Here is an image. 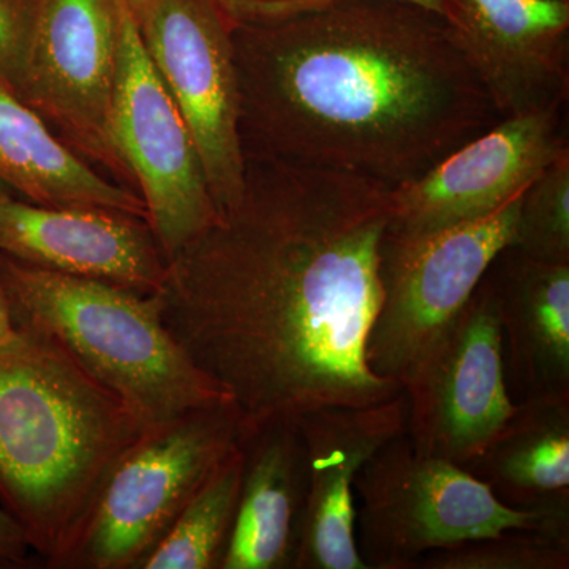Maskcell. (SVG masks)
Instances as JSON below:
<instances>
[{"instance_id":"1","label":"cell","mask_w":569,"mask_h":569,"mask_svg":"<svg viewBox=\"0 0 569 569\" xmlns=\"http://www.w3.org/2000/svg\"><path fill=\"white\" fill-rule=\"evenodd\" d=\"M391 192L246 156L238 203L168 258L156 293L164 328L244 429L403 391L366 362Z\"/></svg>"},{"instance_id":"2","label":"cell","mask_w":569,"mask_h":569,"mask_svg":"<svg viewBox=\"0 0 569 569\" xmlns=\"http://www.w3.org/2000/svg\"><path fill=\"white\" fill-rule=\"evenodd\" d=\"M233 44L244 156L397 189L503 119L448 21L413 3L233 21Z\"/></svg>"},{"instance_id":"3","label":"cell","mask_w":569,"mask_h":569,"mask_svg":"<svg viewBox=\"0 0 569 569\" xmlns=\"http://www.w3.org/2000/svg\"><path fill=\"white\" fill-rule=\"evenodd\" d=\"M148 422L52 337L0 346V508L51 568Z\"/></svg>"},{"instance_id":"4","label":"cell","mask_w":569,"mask_h":569,"mask_svg":"<svg viewBox=\"0 0 569 569\" xmlns=\"http://www.w3.org/2000/svg\"><path fill=\"white\" fill-rule=\"evenodd\" d=\"M14 325L58 340L149 426L231 400L164 328L157 295L0 253Z\"/></svg>"},{"instance_id":"5","label":"cell","mask_w":569,"mask_h":569,"mask_svg":"<svg viewBox=\"0 0 569 569\" xmlns=\"http://www.w3.org/2000/svg\"><path fill=\"white\" fill-rule=\"evenodd\" d=\"M355 501L356 546L367 569H415L433 550L511 530L569 541V507H508L466 468L415 451L406 432L362 468Z\"/></svg>"},{"instance_id":"6","label":"cell","mask_w":569,"mask_h":569,"mask_svg":"<svg viewBox=\"0 0 569 569\" xmlns=\"http://www.w3.org/2000/svg\"><path fill=\"white\" fill-rule=\"evenodd\" d=\"M242 433L241 413L231 400L146 427L112 467L54 568L140 569Z\"/></svg>"},{"instance_id":"7","label":"cell","mask_w":569,"mask_h":569,"mask_svg":"<svg viewBox=\"0 0 569 569\" xmlns=\"http://www.w3.org/2000/svg\"><path fill=\"white\" fill-rule=\"evenodd\" d=\"M522 193L475 222L417 236L387 231L380 306L366 342V362L376 376L403 389L498 254L515 242Z\"/></svg>"},{"instance_id":"8","label":"cell","mask_w":569,"mask_h":569,"mask_svg":"<svg viewBox=\"0 0 569 569\" xmlns=\"http://www.w3.org/2000/svg\"><path fill=\"white\" fill-rule=\"evenodd\" d=\"M118 24L111 144L126 174L140 187L146 220L168 260L219 211L189 127L160 80L126 0H118Z\"/></svg>"},{"instance_id":"9","label":"cell","mask_w":569,"mask_h":569,"mask_svg":"<svg viewBox=\"0 0 569 569\" xmlns=\"http://www.w3.org/2000/svg\"><path fill=\"white\" fill-rule=\"evenodd\" d=\"M134 20L189 127L217 211H224L246 186L233 21L219 0H153Z\"/></svg>"},{"instance_id":"10","label":"cell","mask_w":569,"mask_h":569,"mask_svg":"<svg viewBox=\"0 0 569 569\" xmlns=\"http://www.w3.org/2000/svg\"><path fill=\"white\" fill-rule=\"evenodd\" d=\"M415 451L466 467L515 411L496 288L479 282L458 318L403 385Z\"/></svg>"},{"instance_id":"11","label":"cell","mask_w":569,"mask_h":569,"mask_svg":"<svg viewBox=\"0 0 569 569\" xmlns=\"http://www.w3.org/2000/svg\"><path fill=\"white\" fill-rule=\"evenodd\" d=\"M118 0H41L17 93L78 153L126 174L110 138Z\"/></svg>"},{"instance_id":"12","label":"cell","mask_w":569,"mask_h":569,"mask_svg":"<svg viewBox=\"0 0 569 569\" xmlns=\"http://www.w3.org/2000/svg\"><path fill=\"white\" fill-rule=\"evenodd\" d=\"M563 110L503 118L417 181L392 189L388 233H433L503 208L569 152Z\"/></svg>"},{"instance_id":"13","label":"cell","mask_w":569,"mask_h":569,"mask_svg":"<svg viewBox=\"0 0 569 569\" xmlns=\"http://www.w3.org/2000/svg\"><path fill=\"white\" fill-rule=\"evenodd\" d=\"M448 24L501 118L567 108L568 0H452Z\"/></svg>"},{"instance_id":"14","label":"cell","mask_w":569,"mask_h":569,"mask_svg":"<svg viewBox=\"0 0 569 569\" xmlns=\"http://www.w3.org/2000/svg\"><path fill=\"white\" fill-rule=\"evenodd\" d=\"M296 419L305 441L307 492L293 569H367L355 537L356 479L385 445L406 432V392Z\"/></svg>"},{"instance_id":"15","label":"cell","mask_w":569,"mask_h":569,"mask_svg":"<svg viewBox=\"0 0 569 569\" xmlns=\"http://www.w3.org/2000/svg\"><path fill=\"white\" fill-rule=\"evenodd\" d=\"M0 253L66 274L153 295L167 258L140 217L97 208L33 203L0 183Z\"/></svg>"},{"instance_id":"16","label":"cell","mask_w":569,"mask_h":569,"mask_svg":"<svg viewBox=\"0 0 569 569\" xmlns=\"http://www.w3.org/2000/svg\"><path fill=\"white\" fill-rule=\"evenodd\" d=\"M244 475L217 569H293L305 516L307 471L298 419L244 429Z\"/></svg>"},{"instance_id":"17","label":"cell","mask_w":569,"mask_h":569,"mask_svg":"<svg viewBox=\"0 0 569 569\" xmlns=\"http://www.w3.org/2000/svg\"><path fill=\"white\" fill-rule=\"evenodd\" d=\"M488 274L496 288L507 377L522 399L569 395V264L508 247Z\"/></svg>"},{"instance_id":"18","label":"cell","mask_w":569,"mask_h":569,"mask_svg":"<svg viewBox=\"0 0 569 569\" xmlns=\"http://www.w3.org/2000/svg\"><path fill=\"white\" fill-rule=\"evenodd\" d=\"M0 183L33 203L108 209L146 220L140 194L111 182L0 82ZM148 222V220H146Z\"/></svg>"},{"instance_id":"19","label":"cell","mask_w":569,"mask_h":569,"mask_svg":"<svg viewBox=\"0 0 569 569\" xmlns=\"http://www.w3.org/2000/svg\"><path fill=\"white\" fill-rule=\"evenodd\" d=\"M463 468L508 507H569V395L520 400Z\"/></svg>"},{"instance_id":"20","label":"cell","mask_w":569,"mask_h":569,"mask_svg":"<svg viewBox=\"0 0 569 569\" xmlns=\"http://www.w3.org/2000/svg\"><path fill=\"white\" fill-rule=\"evenodd\" d=\"M241 441L201 482L140 569H217L241 493Z\"/></svg>"},{"instance_id":"21","label":"cell","mask_w":569,"mask_h":569,"mask_svg":"<svg viewBox=\"0 0 569 569\" xmlns=\"http://www.w3.org/2000/svg\"><path fill=\"white\" fill-rule=\"evenodd\" d=\"M511 247L533 260L569 264V152L523 190Z\"/></svg>"},{"instance_id":"22","label":"cell","mask_w":569,"mask_h":569,"mask_svg":"<svg viewBox=\"0 0 569 569\" xmlns=\"http://www.w3.org/2000/svg\"><path fill=\"white\" fill-rule=\"evenodd\" d=\"M569 541L541 531L511 530L433 550L415 569H568Z\"/></svg>"},{"instance_id":"23","label":"cell","mask_w":569,"mask_h":569,"mask_svg":"<svg viewBox=\"0 0 569 569\" xmlns=\"http://www.w3.org/2000/svg\"><path fill=\"white\" fill-rule=\"evenodd\" d=\"M41 0H0V82L17 92L39 20Z\"/></svg>"},{"instance_id":"24","label":"cell","mask_w":569,"mask_h":569,"mask_svg":"<svg viewBox=\"0 0 569 569\" xmlns=\"http://www.w3.org/2000/svg\"><path fill=\"white\" fill-rule=\"evenodd\" d=\"M332 0H219L228 17L234 22H271L320 9ZM413 3L449 21L452 17V0H400Z\"/></svg>"},{"instance_id":"25","label":"cell","mask_w":569,"mask_h":569,"mask_svg":"<svg viewBox=\"0 0 569 569\" xmlns=\"http://www.w3.org/2000/svg\"><path fill=\"white\" fill-rule=\"evenodd\" d=\"M31 552L22 531L0 508V568H24Z\"/></svg>"},{"instance_id":"26","label":"cell","mask_w":569,"mask_h":569,"mask_svg":"<svg viewBox=\"0 0 569 569\" xmlns=\"http://www.w3.org/2000/svg\"><path fill=\"white\" fill-rule=\"evenodd\" d=\"M14 332H17V325H14L13 313H11L10 301L0 284V346L11 339Z\"/></svg>"},{"instance_id":"27","label":"cell","mask_w":569,"mask_h":569,"mask_svg":"<svg viewBox=\"0 0 569 569\" xmlns=\"http://www.w3.org/2000/svg\"><path fill=\"white\" fill-rule=\"evenodd\" d=\"M127 6H129V9L132 10L133 17L138 18L144 11L148 9L149 6L153 2V0H126Z\"/></svg>"}]
</instances>
